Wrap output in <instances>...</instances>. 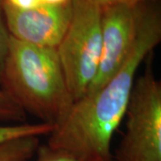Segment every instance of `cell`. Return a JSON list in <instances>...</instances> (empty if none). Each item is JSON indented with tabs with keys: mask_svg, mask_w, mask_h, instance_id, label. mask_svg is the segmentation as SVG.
I'll return each instance as SVG.
<instances>
[{
	"mask_svg": "<svg viewBox=\"0 0 161 161\" xmlns=\"http://www.w3.org/2000/svg\"><path fill=\"white\" fill-rule=\"evenodd\" d=\"M153 3L142 4L137 40L126 62L101 88L74 103L66 118L47 135L48 147L80 161L112 157V137L125 118L139 68L161 41L160 11Z\"/></svg>",
	"mask_w": 161,
	"mask_h": 161,
	"instance_id": "1",
	"label": "cell"
},
{
	"mask_svg": "<svg viewBox=\"0 0 161 161\" xmlns=\"http://www.w3.org/2000/svg\"><path fill=\"white\" fill-rule=\"evenodd\" d=\"M0 88L25 112L56 127L75 103L58 53L10 36Z\"/></svg>",
	"mask_w": 161,
	"mask_h": 161,
	"instance_id": "2",
	"label": "cell"
},
{
	"mask_svg": "<svg viewBox=\"0 0 161 161\" xmlns=\"http://www.w3.org/2000/svg\"><path fill=\"white\" fill-rule=\"evenodd\" d=\"M56 51L76 102L86 94L97 75L101 55V7L92 0H73L72 19Z\"/></svg>",
	"mask_w": 161,
	"mask_h": 161,
	"instance_id": "3",
	"label": "cell"
},
{
	"mask_svg": "<svg viewBox=\"0 0 161 161\" xmlns=\"http://www.w3.org/2000/svg\"><path fill=\"white\" fill-rule=\"evenodd\" d=\"M150 64L134 82L115 161H161V82Z\"/></svg>",
	"mask_w": 161,
	"mask_h": 161,
	"instance_id": "4",
	"label": "cell"
},
{
	"mask_svg": "<svg viewBox=\"0 0 161 161\" xmlns=\"http://www.w3.org/2000/svg\"><path fill=\"white\" fill-rule=\"evenodd\" d=\"M142 4L101 7L100 61L97 75L86 94L101 88L126 62L137 40Z\"/></svg>",
	"mask_w": 161,
	"mask_h": 161,
	"instance_id": "5",
	"label": "cell"
},
{
	"mask_svg": "<svg viewBox=\"0 0 161 161\" xmlns=\"http://www.w3.org/2000/svg\"><path fill=\"white\" fill-rule=\"evenodd\" d=\"M3 7L11 37L33 46L54 49L65 34L73 14V0L63 5L42 4L29 10H19L5 2Z\"/></svg>",
	"mask_w": 161,
	"mask_h": 161,
	"instance_id": "6",
	"label": "cell"
},
{
	"mask_svg": "<svg viewBox=\"0 0 161 161\" xmlns=\"http://www.w3.org/2000/svg\"><path fill=\"white\" fill-rule=\"evenodd\" d=\"M40 148V137L30 136L0 144V161H29Z\"/></svg>",
	"mask_w": 161,
	"mask_h": 161,
	"instance_id": "7",
	"label": "cell"
},
{
	"mask_svg": "<svg viewBox=\"0 0 161 161\" xmlns=\"http://www.w3.org/2000/svg\"><path fill=\"white\" fill-rule=\"evenodd\" d=\"M55 127L52 125L39 122L34 124L20 123L14 125H0V144L15 139L30 136L49 135Z\"/></svg>",
	"mask_w": 161,
	"mask_h": 161,
	"instance_id": "8",
	"label": "cell"
},
{
	"mask_svg": "<svg viewBox=\"0 0 161 161\" xmlns=\"http://www.w3.org/2000/svg\"><path fill=\"white\" fill-rule=\"evenodd\" d=\"M26 113L0 88V121L23 122Z\"/></svg>",
	"mask_w": 161,
	"mask_h": 161,
	"instance_id": "9",
	"label": "cell"
},
{
	"mask_svg": "<svg viewBox=\"0 0 161 161\" xmlns=\"http://www.w3.org/2000/svg\"><path fill=\"white\" fill-rule=\"evenodd\" d=\"M3 0H0V83L2 80L3 69L6 54L9 46L10 34L6 27L5 14H4V7H3Z\"/></svg>",
	"mask_w": 161,
	"mask_h": 161,
	"instance_id": "10",
	"label": "cell"
},
{
	"mask_svg": "<svg viewBox=\"0 0 161 161\" xmlns=\"http://www.w3.org/2000/svg\"><path fill=\"white\" fill-rule=\"evenodd\" d=\"M36 161H80L64 150H57L45 145L39 148Z\"/></svg>",
	"mask_w": 161,
	"mask_h": 161,
	"instance_id": "11",
	"label": "cell"
},
{
	"mask_svg": "<svg viewBox=\"0 0 161 161\" xmlns=\"http://www.w3.org/2000/svg\"><path fill=\"white\" fill-rule=\"evenodd\" d=\"M4 2L19 10H29L42 5L41 0H4Z\"/></svg>",
	"mask_w": 161,
	"mask_h": 161,
	"instance_id": "12",
	"label": "cell"
},
{
	"mask_svg": "<svg viewBox=\"0 0 161 161\" xmlns=\"http://www.w3.org/2000/svg\"><path fill=\"white\" fill-rule=\"evenodd\" d=\"M99 7L119 4H140L145 2H157L158 0H92Z\"/></svg>",
	"mask_w": 161,
	"mask_h": 161,
	"instance_id": "13",
	"label": "cell"
},
{
	"mask_svg": "<svg viewBox=\"0 0 161 161\" xmlns=\"http://www.w3.org/2000/svg\"><path fill=\"white\" fill-rule=\"evenodd\" d=\"M71 1L72 0H41V3L45 5H63Z\"/></svg>",
	"mask_w": 161,
	"mask_h": 161,
	"instance_id": "14",
	"label": "cell"
},
{
	"mask_svg": "<svg viewBox=\"0 0 161 161\" xmlns=\"http://www.w3.org/2000/svg\"><path fill=\"white\" fill-rule=\"evenodd\" d=\"M92 161H115L113 157L108 158H103V159H96V160H92Z\"/></svg>",
	"mask_w": 161,
	"mask_h": 161,
	"instance_id": "15",
	"label": "cell"
}]
</instances>
